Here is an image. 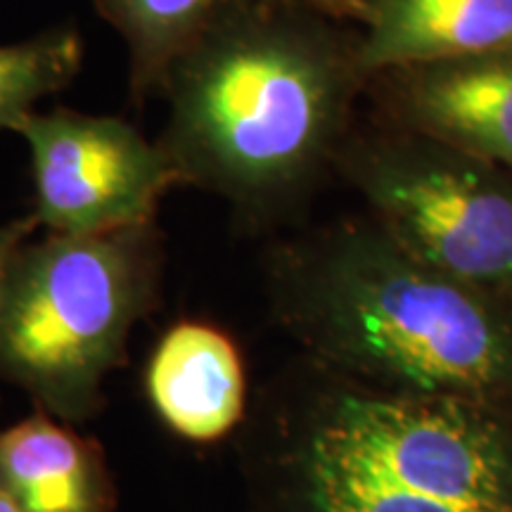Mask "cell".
<instances>
[{
	"label": "cell",
	"instance_id": "obj_1",
	"mask_svg": "<svg viewBox=\"0 0 512 512\" xmlns=\"http://www.w3.org/2000/svg\"><path fill=\"white\" fill-rule=\"evenodd\" d=\"M361 34L294 0H235L169 69L157 143L252 233L292 221L354 128Z\"/></svg>",
	"mask_w": 512,
	"mask_h": 512
},
{
	"label": "cell",
	"instance_id": "obj_2",
	"mask_svg": "<svg viewBox=\"0 0 512 512\" xmlns=\"http://www.w3.org/2000/svg\"><path fill=\"white\" fill-rule=\"evenodd\" d=\"M235 444L245 512H512V411L302 354L252 396Z\"/></svg>",
	"mask_w": 512,
	"mask_h": 512
},
{
	"label": "cell",
	"instance_id": "obj_3",
	"mask_svg": "<svg viewBox=\"0 0 512 512\" xmlns=\"http://www.w3.org/2000/svg\"><path fill=\"white\" fill-rule=\"evenodd\" d=\"M264 283L275 325L320 366L512 411V299L422 264L368 214L278 240Z\"/></svg>",
	"mask_w": 512,
	"mask_h": 512
},
{
	"label": "cell",
	"instance_id": "obj_4",
	"mask_svg": "<svg viewBox=\"0 0 512 512\" xmlns=\"http://www.w3.org/2000/svg\"><path fill=\"white\" fill-rule=\"evenodd\" d=\"M157 219L107 233H46L12 256L0 299V380L67 425L93 420L136 325L159 304Z\"/></svg>",
	"mask_w": 512,
	"mask_h": 512
},
{
	"label": "cell",
	"instance_id": "obj_5",
	"mask_svg": "<svg viewBox=\"0 0 512 512\" xmlns=\"http://www.w3.org/2000/svg\"><path fill=\"white\" fill-rule=\"evenodd\" d=\"M368 216L422 264L512 299V171L441 140L351 128L335 169Z\"/></svg>",
	"mask_w": 512,
	"mask_h": 512
},
{
	"label": "cell",
	"instance_id": "obj_6",
	"mask_svg": "<svg viewBox=\"0 0 512 512\" xmlns=\"http://www.w3.org/2000/svg\"><path fill=\"white\" fill-rule=\"evenodd\" d=\"M15 133L29 147L34 216L48 233L152 221L166 192L185 185L169 152L121 117L55 107L31 112Z\"/></svg>",
	"mask_w": 512,
	"mask_h": 512
},
{
	"label": "cell",
	"instance_id": "obj_7",
	"mask_svg": "<svg viewBox=\"0 0 512 512\" xmlns=\"http://www.w3.org/2000/svg\"><path fill=\"white\" fill-rule=\"evenodd\" d=\"M384 126L441 140L512 171V46L389 67L366 93Z\"/></svg>",
	"mask_w": 512,
	"mask_h": 512
},
{
	"label": "cell",
	"instance_id": "obj_8",
	"mask_svg": "<svg viewBox=\"0 0 512 512\" xmlns=\"http://www.w3.org/2000/svg\"><path fill=\"white\" fill-rule=\"evenodd\" d=\"M143 380L157 418L190 444L238 434L252 401L240 347L207 320H178L166 328Z\"/></svg>",
	"mask_w": 512,
	"mask_h": 512
},
{
	"label": "cell",
	"instance_id": "obj_9",
	"mask_svg": "<svg viewBox=\"0 0 512 512\" xmlns=\"http://www.w3.org/2000/svg\"><path fill=\"white\" fill-rule=\"evenodd\" d=\"M0 491L24 512L114 510L102 448L36 408L0 432Z\"/></svg>",
	"mask_w": 512,
	"mask_h": 512
},
{
	"label": "cell",
	"instance_id": "obj_10",
	"mask_svg": "<svg viewBox=\"0 0 512 512\" xmlns=\"http://www.w3.org/2000/svg\"><path fill=\"white\" fill-rule=\"evenodd\" d=\"M361 57L368 79L403 64L453 60L512 46V0H363Z\"/></svg>",
	"mask_w": 512,
	"mask_h": 512
},
{
	"label": "cell",
	"instance_id": "obj_11",
	"mask_svg": "<svg viewBox=\"0 0 512 512\" xmlns=\"http://www.w3.org/2000/svg\"><path fill=\"white\" fill-rule=\"evenodd\" d=\"M235 0H93L128 50L131 95L143 105L162 93L169 69Z\"/></svg>",
	"mask_w": 512,
	"mask_h": 512
},
{
	"label": "cell",
	"instance_id": "obj_12",
	"mask_svg": "<svg viewBox=\"0 0 512 512\" xmlns=\"http://www.w3.org/2000/svg\"><path fill=\"white\" fill-rule=\"evenodd\" d=\"M83 43L72 27L0 46V131L15 133L36 105L76 79Z\"/></svg>",
	"mask_w": 512,
	"mask_h": 512
},
{
	"label": "cell",
	"instance_id": "obj_13",
	"mask_svg": "<svg viewBox=\"0 0 512 512\" xmlns=\"http://www.w3.org/2000/svg\"><path fill=\"white\" fill-rule=\"evenodd\" d=\"M38 228L41 226H38L34 211L27 216H19V219L0 223V299H3V287H5V278H8L12 256H15L17 249L22 247Z\"/></svg>",
	"mask_w": 512,
	"mask_h": 512
},
{
	"label": "cell",
	"instance_id": "obj_14",
	"mask_svg": "<svg viewBox=\"0 0 512 512\" xmlns=\"http://www.w3.org/2000/svg\"><path fill=\"white\" fill-rule=\"evenodd\" d=\"M294 3H302L306 8L323 12L337 22H363L366 17V3L363 0H294Z\"/></svg>",
	"mask_w": 512,
	"mask_h": 512
},
{
	"label": "cell",
	"instance_id": "obj_15",
	"mask_svg": "<svg viewBox=\"0 0 512 512\" xmlns=\"http://www.w3.org/2000/svg\"><path fill=\"white\" fill-rule=\"evenodd\" d=\"M0 512H24L22 508H19L17 503H12L8 496L3 494V491H0Z\"/></svg>",
	"mask_w": 512,
	"mask_h": 512
}]
</instances>
